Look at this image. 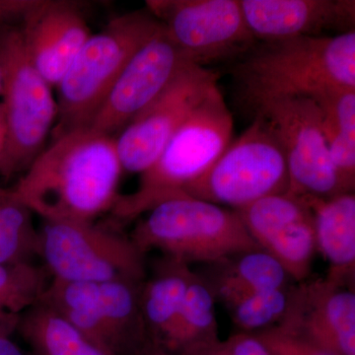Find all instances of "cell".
Segmentation results:
<instances>
[{"label":"cell","instance_id":"15","mask_svg":"<svg viewBox=\"0 0 355 355\" xmlns=\"http://www.w3.org/2000/svg\"><path fill=\"white\" fill-rule=\"evenodd\" d=\"M258 43L354 31V0H240Z\"/></svg>","mask_w":355,"mask_h":355},{"label":"cell","instance_id":"21","mask_svg":"<svg viewBox=\"0 0 355 355\" xmlns=\"http://www.w3.org/2000/svg\"><path fill=\"white\" fill-rule=\"evenodd\" d=\"M312 99L321 111L331 163L345 191L354 193L355 88L331 89Z\"/></svg>","mask_w":355,"mask_h":355},{"label":"cell","instance_id":"22","mask_svg":"<svg viewBox=\"0 0 355 355\" xmlns=\"http://www.w3.org/2000/svg\"><path fill=\"white\" fill-rule=\"evenodd\" d=\"M17 331L39 355H104L60 313L42 302L21 314Z\"/></svg>","mask_w":355,"mask_h":355},{"label":"cell","instance_id":"32","mask_svg":"<svg viewBox=\"0 0 355 355\" xmlns=\"http://www.w3.org/2000/svg\"><path fill=\"white\" fill-rule=\"evenodd\" d=\"M7 141V125L6 114H4L3 107L0 102V161L3 156L4 150H6Z\"/></svg>","mask_w":355,"mask_h":355},{"label":"cell","instance_id":"9","mask_svg":"<svg viewBox=\"0 0 355 355\" xmlns=\"http://www.w3.org/2000/svg\"><path fill=\"white\" fill-rule=\"evenodd\" d=\"M250 108L265 119L282 146L288 170L286 193L315 198L347 193L331 163L321 111L312 98H275Z\"/></svg>","mask_w":355,"mask_h":355},{"label":"cell","instance_id":"17","mask_svg":"<svg viewBox=\"0 0 355 355\" xmlns=\"http://www.w3.org/2000/svg\"><path fill=\"white\" fill-rule=\"evenodd\" d=\"M193 270L184 261L164 256L142 282L139 304L151 342L167 349Z\"/></svg>","mask_w":355,"mask_h":355},{"label":"cell","instance_id":"4","mask_svg":"<svg viewBox=\"0 0 355 355\" xmlns=\"http://www.w3.org/2000/svg\"><path fill=\"white\" fill-rule=\"evenodd\" d=\"M162 25L146 9L113 18L91 34L58 84V116L53 137L90 127L128 62L160 32Z\"/></svg>","mask_w":355,"mask_h":355},{"label":"cell","instance_id":"31","mask_svg":"<svg viewBox=\"0 0 355 355\" xmlns=\"http://www.w3.org/2000/svg\"><path fill=\"white\" fill-rule=\"evenodd\" d=\"M0 355H28L19 345L6 336H0Z\"/></svg>","mask_w":355,"mask_h":355},{"label":"cell","instance_id":"10","mask_svg":"<svg viewBox=\"0 0 355 355\" xmlns=\"http://www.w3.org/2000/svg\"><path fill=\"white\" fill-rule=\"evenodd\" d=\"M146 7L187 60L200 67L239 60L258 43L240 0H148Z\"/></svg>","mask_w":355,"mask_h":355},{"label":"cell","instance_id":"26","mask_svg":"<svg viewBox=\"0 0 355 355\" xmlns=\"http://www.w3.org/2000/svg\"><path fill=\"white\" fill-rule=\"evenodd\" d=\"M292 286L256 292L226 306L241 333L257 334L282 321L288 309Z\"/></svg>","mask_w":355,"mask_h":355},{"label":"cell","instance_id":"28","mask_svg":"<svg viewBox=\"0 0 355 355\" xmlns=\"http://www.w3.org/2000/svg\"><path fill=\"white\" fill-rule=\"evenodd\" d=\"M173 355H268L260 340L253 334L238 333L226 340L220 338L182 347Z\"/></svg>","mask_w":355,"mask_h":355},{"label":"cell","instance_id":"14","mask_svg":"<svg viewBox=\"0 0 355 355\" xmlns=\"http://www.w3.org/2000/svg\"><path fill=\"white\" fill-rule=\"evenodd\" d=\"M21 33L32 64L53 88L92 34L80 6L67 0H36Z\"/></svg>","mask_w":355,"mask_h":355},{"label":"cell","instance_id":"30","mask_svg":"<svg viewBox=\"0 0 355 355\" xmlns=\"http://www.w3.org/2000/svg\"><path fill=\"white\" fill-rule=\"evenodd\" d=\"M21 315L0 308V336L10 338L19 326Z\"/></svg>","mask_w":355,"mask_h":355},{"label":"cell","instance_id":"20","mask_svg":"<svg viewBox=\"0 0 355 355\" xmlns=\"http://www.w3.org/2000/svg\"><path fill=\"white\" fill-rule=\"evenodd\" d=\"M260 246L279 261L291 280L298 284L307 280L318 252L309 207L275 217L266 229Z\"/></svg>","mask_w":355,"mask_h":355},{"label":"cell","instance_id":"29","mask_svg":"<svg viewBox=\"0 0 355 355\" xmlns=\"http://www.w3.org/2000/svg\"><path fill=\"white\" fill-rule=\"evenodd\" d=\"M36 0H0V30L22 28Z\"/></svg>","mask_w":355,"mask_h":355},{"label":"cell","instance_id":"27","mask_svg":"<svg viewBox=\"0 0 355 355\" xmlns=\"http://www.w3.org/2000/svg\"><path fill=\"white\" fill-rule=\"evenodd\" d=\"M253 335L260 340L268 355H334L282 324H275Z\"/></svg>","mask_w":355,"mask_h":355},{"label":"cell","instance_id":"5","mask_svg":"<svg viewBox=\"0 0 355 355\" xmlns=\"http://www.w3.org/2000/svg\"><path fill=\"white\" fill-rule=\"evenodd\" d=\"M140 219L130 238L146 254L158 250L190 265L211 263L261 250L237 212L183 196L156 205Z\"/></svg>","mask_w":355,"mask_h":355},{"label":"cell","instance_id":"13","mask_svg":"<svg viewBox=\"0 0 355 355\" xmlns=\"http://www.w3.org/2000/svg\"><path fill=\"white\" fill-rule=\"evenodd\" d=\"M350 280L324 279L292 286L279 324L334 355H355V292Z\"/></svg>","mask_w":355,"mask_h":355},{"label":"cell","instance_id":"33","mask_svg":"<svg viewBox=\"0 0 355 355\" xmlns=\"http://www.w3.org/2000/svg\"><path fill=\"white\" fill-rule=\"evenodd\" d=\"M137 355H173L169 350L157 343L149 342Z\"/></svg>","mask_w":355,"mask_h":355},{"label":"cell","instance_id":"19","mask_svg":"<svg viewBox=\"0 0 355 355\" xmlns=\"http://www.w3.org/2000/svg\"><path fill=\"white\" fill-rule=\"evenodd\" d=\"M141 286L128 280L98 284V310L114 355H137L151 342L140 309Z\"/></svg>","mask_w":355,"mask_h":355},{"label":"cell","instance_id":"6","mask_svg":"<svg viewBox=\"0 0 355 355\" xmlns=\"http://www.w3.org/2000/svg\"><path fill=\"white\" fill-rule=\"evenodd\" d=\"M1 104L7 141L0 161V177L21 176L44 148L57 121L53 87L32 64L21 28L0 30Z\"/></svg>","mask_w":355,"mask_h":355},{"label":"cell","instance_id":"18","mask_svg":"<svg viewBox=\"0 0 355 355\" xmlns=\"http://www.w3.org/2000/svg\"><path fill=\"white\" fill-rule=\"evenodd\" d=\"M210 266L211 275L205 279L216 300L225 306L256 292L291 286L284 268L263 249L237 254Z\"/></svg>","mask_w":355,"mask_h":355},{"label":"cell","instance_id":"2","mask_svg":"<svg viewBox=\"0 0 355 355\" xmlns=\"http://www.w3.org/2000/svg\"><path fill=\"white\" fill-rule=\"evenodd\" d=\"M248 106L282 97L315 98L355 88V30L334 36L257 43L235 67Z\"/></svg>","mask_w":355,"mask_h":355},{"label":"cell","instance_id":"8","mask_svg":"<svg viewBox=\"0 0 355 355\" xmlns=\"http://www.w3.org/2000/svg\"><path fill=\"white\" fill-rule=\"evenodd\" d=\"M39 256L53 279L67 282H144V254L130 237L88 221L44 220Z\"/></svg>","mask_w":355,"mask_h":355},{"label":"cell","instance_id":"7","mask_svg":"<svg viewBox=\"0 0 355 355\" xmlns=\"http://www.w3.org/2000/svg\"><path fill=\"white\" fill-rule=\"evenodd\" d=\"M288 184L282 146L265 119L254 114L249 128L209 170L184 189L183 196L238 209L268 196L286 193Z\"/></svg>","mask_w":355,"mask_h":355},{"label":"cell","instance_id":"16","mask_svg":"<svg viewBox=\"0 0 355 355\" xmlns=\"http://www.w3.org/2000/svg\"><path fill=\"white\" fill-rule=\"evenodd\" d=\"M302 198L314 221L317 251L330 263L328 275L352 280L355 268V195Z\"/></svg>","mask_w":355,"mask_h":355},{"label":"cell","instance_id":"34","mask_svg":"<svg viewBox=\"0 0 355 355\" xmlns=\"http://www.w3.org/2000/svg\"><path fill=\"white\" fill-rule=\"evenodd\" d=\"M12 200L13 195L11 189L0 188V211Z\"/></svg>","mask_w":355,"mask_h":355},{"label":"cell","instance_id":"24","mask_svg":"<svg viewBox=\"0 0 355 355\" xmlns=\"http://www.w3.org/2000/svg\"><path fill=\"white\" fill-rule=\"evenodd\" d=\"M51 275L33 263L0 265V308L21 315L43 298Z\"/></svg>","mask_w":355,"mask_h":355},{"label":"cell","instance_id":"3","mask_svg":"<svg viewBox=\"0 0 355 355\" xmlns=\"http://www.w3.org/2000/svg\"><path fill=\"white\" fill-rule=\"evenodd\" d=\"M233 130L232 114L217 86L140 174L137 190L119 196L111 210L113 216L132 220L158 203L183 197L184 189L209 170L232 142Z\"/></svg>","mask_w":355,"mask_h":355},{"label":"cell","instance_id":"25","mask_svg":"<svg viewBox=\"0 0 355 355\" xmlns=\"http://www.w3.org/2000/svg\"><path fill=\"white\" fill-rule=\"evenodd\" d=\"M32 214L14 198L0 211V265L32 263L39 256V231Z\"/></svg>","mask_w":355,"mask_h":355},{"label":"cell","instance_id":"1","mask_svg":"<svg viewBox=\"0 0 355 355\" xmlns=\"http://www.w3.org/2000/svg\"><path fill=\"white\" fill-rule=\"evenodd\" d=\"M123 171L116 137L79 128L53 137L10 189L44 220L92 222L113 209Z\"/></svg>","mask_w":355,"mask_h":355},{"label":"cell","instance_id":"23","mask_svg":"<svg viewBox=\"0 0 355 355\" xmlns=\"http://www.w3.org/2000/svg\"><path fill=\"white\" fill-rule=\"evenodd\" d=\"M216 301L214 291L205 277L193 272L166 349L173 354L182 347L219 338Z\"/></svg>","mask_w":355,"mask_h":355},{"label":"cell","instance_id":"35","mask_svg":"<svg viewBox=\"0 0 355 355\" xmlns=\"http://www.w3.org/2000/svg\"><path fill=\"white\" fill-rule=\"evenodd\" d=\"M1 88H2L1 73H0V97H1Z\"/></svg>","mask_w":355,"mask_h":355},{"label":"cell","instance_id":"12","mask_svg":"<svg viewBox=\"0 0 355 355\" xmlns=\"http://www.w3.org/2000/svg\"><path fill=\"white\" fill-rule=\"evenodd\" d=\"M190 62L162 27L133 55L90 127L116 137Z\"/></svg>","mask_w":355,"mask_h":355},{"label":"cell","instance_id":"11","mask_svg":"<svg viewBox=\"0 0 355 355\" xmlns=\"http://www.w3.org/2000/svg\"><path fill=\"white\" fill-rule=\"evenodd\" d=\"M218 86V76L190 62L160 95L116 137L123 171L144 173L180 125Z\"/></svg>","mask_w":355,"mask_h":355}]
</instances>
